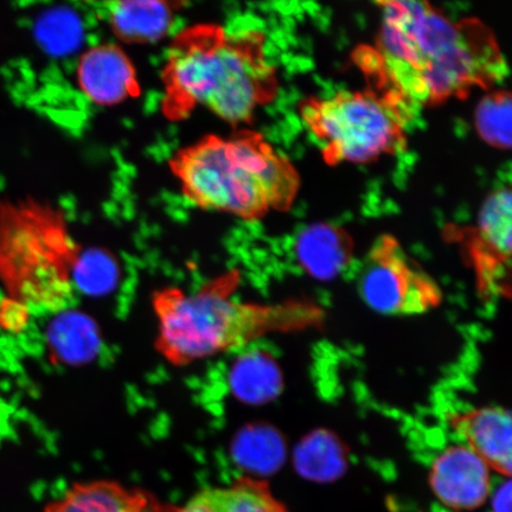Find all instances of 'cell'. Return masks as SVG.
<instances>
[{
	"instance_id": "9a60e30c",
	"label": "cell",
	"mask_w": 512,
	"mask_h": 512,
	"mask_svg": "<svg viewBox=\"0 0 512 512\" xmlns=\"http://www.w3.org/2000/svg\"><path fill=\"white\" fill-rule=\"evenodd\" d=\"M349 249L348 235L342 229L324 223L307 227L298 239L300 259L313 272L337 271L347 260Z\"/></svg>"
},
{
	"instance_id": "8992f818",
	"label": "cell",
	"mask_w": 512,
	"mask_h": 512,
	"mask_svg": "<svg viewBox=\"0 0 512 512\" xmlns=\"http://www.w3.org/2000/svg\"><path fill=\"white\" fill-rule=\"evenodd\" d=\"M413 107L388 89L339 92L304 101L300 115L325 162L368 163L403 149Z\"/></svg>"
},
{
	"instance_id": "e0dca14e",
	"label": "cell",
	"mask_w": 512,
	"mask_h": 512,
	"mask_svg": "<svg viewBox=\"0 0 512 512\" xmlns=\"http://www.w3.org/2000/svg\"><path fill=\"white\" fill-rule=\"evenodd\" d=\"M492 510L494 512H511V484L507 483L499 486L492 492Z\"/></svg>"
},
{
	"instance_id": "5bb4252c",
	"label": "cell",
	"mask_w": 512,
	"mask_h": 512,
	"mask_svg": "<svg viewBox=\"0 0 512 512\" xmlns=\"http://www.w3.org/2000/svg\"><path fill=\"white\" fill-rule=\"evenodd\" d=\"M165 512H291L264 480L242 477L228 486L197 492L183 505L166 504Z\"/></svg>"
},
{
	"instance_id": "9c48e42d",
	"label": "cell",
	"mask_w": 512,
	"mask_h": 512,
	"mask_svg": "<svg viewBox=\"0 0 512 512\" xmlns=\"http://www.w3.org/2000/svg\"><path fill=\"white\" fill-rule=\"evenodd\" d=\"M76 85L93 105L114 107L142 94L137 68L117 43H100L83 51L75 70Z\"/></svg>"
},
{
	"instance_id": "7c38bea8",
	"label": "cell",
	"mask_w": 512,
	"mask_h": 512,
	"mask_svg": "<svg viewBox=\"0 0 512 512\" xmlns=\"http://www.w3.org/2000/svg\"><path fill=\"white\" fill-rule=\"evenodd\" d=\"M165 508L150 492L99 479L70 486L42 512H165Z\"/></svg>"
},
{
	"instance_id": "5b68a950",
	"label": "cell",
	"mask_w": 512,
	"mask_h": 512,
	"mask_svg": "<svg viewBox=\"0 0 512 512\" xmlns=\"http://www.w3.org/2000/svg\"><path fill=\"white\" fill-rule=\"evenodd\" d=\"M83 248L66 211L27 196L0 200V283L31 313L55 315L75 302Z\"/></svg>"
},
{
	"instance_id": "52a82bcc",
	"label": "cell",
	"mask_w": 512,
	"mask_h": 512,
	"mask_svg": "<svg viewBox=\"0 0 512 512\" xmlns=\"http://www.w3.org/2000/svg\"><path fill=\"white\" fill-rule=\"evenodd\" d=\"M361 296L371 309L388 316H418L443 300L437 281L428 275L393 236H381L364 262Z\"/></svg>"
},
{
	"instance_id": "4fadbf2b",
	"label": "cell",
	"mask_w": 512,
	"mask_h": 512,
	"mask_svg": "<svg viewBox=\"0 0 512 512\" xmlns=\"http://www.w3.org/2000/svg\"><path fill=\"white\" fill-rule=\"evenodd\" d=\"M183 3L124 0L101 4L108 28L125 44H153L170 36Z\"/></svg>"
},
{
	"instance_id": "2e32d148",
	"label": "cell",
	"mask_w": 512,
	"mask_h": 512,
	"mask_svg": "<svg viewBox=\"0 0 512 512\" xmlns=\"http://www.w3.org/2000/svg\"><path fill=\"white\" fill-rule=\"evenodd\" d=\"M512 102L508 92H495L485 96L476 110V127L486 143L498 149L511 146Z\"/></svg>"
},
{
	"instance_id": "8fae6325",
	"label": "cell",
	"mask_w": 512,
	"mask_h": 512,
	"mask_svg": "<svg viewBox=\"0 0 512 512\" xmlns=\"http://www.w3.org/2000/svg\"><path fill=\"white\" fill-rule=\"evenodd\" d=\"M451 426L467 448L499 475L510 477L511 414L502 407L471 409L453 416Z\"/></svg>"
},
{
	"instance_id": "277c9868",
	"label": "cell",
	"mask_w": 512,
	"mask_h": 512,
	"mask_svg": "<svg viewBox=\"0 0 512 512\" xmlns=\"http://www.w3.org/2000/svg\"><path fill=\"white\" fill-rule=\"evenodd\" d=\"M168 164L192 207L247 222L290 209L300 185L290 160L246 128L227 137L207 134L177 150Z\"/></svg>"
},
{
	"instance_id": "7a4b0ae2",
	"label": "cell",
	"mask_w": 512,
	"mask_h": 512,
	"mask_svg": "<svg viewBox=\"0 0 512 512\" xmlns=\"http://www.w3.org/2000/svg\"><path fill=\"white\" fill-rule=\"evenodd\" d=\"M260 31L200 23L177 32L166 53L160 111L171 123L206 110L233 127L274 100L277 73Z\"/></svg>"
},
{
	"instance_id": "ba28073f",
	"label": "cell",
	"mask_w": 512,
	"mask_h": 512,
	"mask_svg": "<svg viewBox=\"0 0 512 512\" xmlns=\"http://www.w3.org/2000/svg\"><path fill=\"white\" fill-rule=\"evenodd\" d=\"M466 246L475 268L478 290L485 297L510 294L512 196L509 188L486 198L475 228L467 230Z\"/></svg>"
},
{
	"instance_id": "3957f363",
	"label": "cell",
	"mask_w": 512,
	"mask_h": 512,
	"mask_svg": "<svg viewBox=\"0 0 512 512\" xmlns=\"http://www.w3.org/2000/svg\"><path fill=\"white\" fill-rule=\"evenodd\" d=\"M239 283L240 273L232 270L194 292L176 286L153 292L158 354L171 366L183 368L247 347L271 334L322 323L323 312L313 304L242 302L234 297Z\"/></svg>"
},
{
	"instance_id": "30bf717a",
	"label": "cell",
	"mask_w": 512,
	"mask_h": 512,
	"mask_svg": "<svg viewBox=\"0 0 512 512\" xmlns=\"http://www.w3.org/2000/svg\"><path fill=\"white\" fill-rule=\"evenodd\" d=\"M430 485L445 507L456 511L476 510L492 494L491 469L470 448L452 446L434 460Z\"/></svg>"
},
{
	"instance_id": "6da1fadb",
	"label": "cell",
	"mask_w": 512,
	"mask_h": 512,
	"mask_svg": "<svg viewBox=\"0 0 512 512\" xmlns=\"http://www.w3.org/2000/svg\"><path fill=\"white\" fill-rule=\"evenodd\" d=\"M379 6V40L373 48H362L357 59L409 104H439L507 74L494 35L477 19L452 21L431 4L412 0Z\"/></svg>"
}]
</instances>
